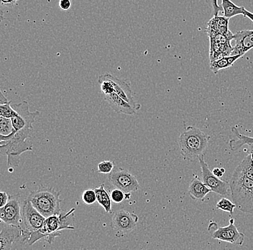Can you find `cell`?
Masks as SVG:
<instances>
[{
	"label": "cell",
	"instance_id": "1",
	"mask_svg": "<svg viewBox=\"0 0 253 250\" xmlns=\"http://www.w3.org/2000/svg\"><path fill=\"white\" fill-rule=\"evenodd\" d=\"M75 210L76 208H73L67 213L61 212L59 214L52 215L45 218V222L41 229L31 232L27 244L31 246L40 240H43L51 245L57 237L61 236L62 231L75 229L72 225Z\"/></svg>",
	"mask_w": 253,
	"mask_h": 250
},
{
	"label": "cell",
	"instance_id": "2",
	"mask_svg": "<svg viewBox=\"0 0 253 250\" xmlns=\"http://www.w3.org/2000/svg\"><path fill=\"white\" fill-rule=\"evenodd\" d=\"M210 139V136L199 128L188 126L178 139L182 156L190 161L199 160L207 153Z\"/></svg>",
	"mask_w": 253,
	"mask_h": 250
},
{
	"label": "cell",
	"instance_id": "3",
	"mask_svg": "<svg viewBox=\"0 0 253 250\" xmlns=\"http://www.w3.org/2000/svg\"><path fill=\"white\" fill-rule=\"evenodd\" d=\"M231 196L237 208L245 213H253V180L236 167L229 180Z\"/></svg>",
	"mask_w": 253,
	"mask_h": 250
},
{
	"label": "cell",
	"instance_id": "4",
	"mask_svg": "<svg viewBox=\"0 0 253 250\" xmlns=\"http://www.w3.org/2000/svg\"><path fill=\"white\" fill-rule=\"evenodd\" d=\"M33 127H26L16 131L7 141H1L0 152L7 157V165L17 167L20 160V155L26 151H33V145L27 142L31 136Z\"/></svg>",
	"mask_w": 253,
	"mask_h": 250
},
{
	"label": "cell",
	"instance_id": "5",
	"mask_svg": "<svg viewBox=\"0 0 253 250\" xmlns=\"http://www.w3.org/2000/svg\"><path fill=\"white\" fill-rule=\"evenodd\" d=\"M60 196L61 192L55 191V188L42 187L32 191L26 200L31 202L42 216L47 218L61 213L62 200L60 199Z\"/></svg>",
	"mask_w": 253,
	"mask_h": 250
},
{
	"label": "cell",
	"instance_id": "6",
	"mask_svg": "<svg viewBox=\"0 0 253 250\" xmlns=\"http://www.w3.org/2000/svg\"><path fill=\"white\" fill-rule=\"evenodd\" d=\"M208 232L214 240L228 242L238 246H242L244 243L245 234L238 230L233 218H230L229 224L227 226H219L217 223L211 221L208 226Z\"/></svg>",
	"mask_w": 253,
	"mask_h": 250
},
{
	"label": "cell",
	"instance_id": "7",
	"mask_svg": "<svg viewBox=\"0 0 253 250\" xmlns=\"http://www.w3.org/2000/svg\"><path fill=\"white\" fill-rule=\"evenodd\" d=\"M139 217L133 213L122 209L113 215L110 226L117 237H124L135 229Z\"/></svg>",
	"mask_w": 253,
	"mask_h": 250
},
{
	"label": "cell",
	"instance_id": "8",
	"mask_svg": "<svg viewBox=\"0 0 253 250\" xmlns=\"http://www.w3.org/2000/svg\"><path fill=\"white\" fill-rule=\"evenodd\" d=\"M201 170H202V179L206 186L211 190V192L223 196L227 197L230 193L229 183L224 180H221L220 178L213 173L212 171L210 170L208 164L206 162L204 156L199 159Z\"/></svg>",
	"mask_w": 253,
	"mask_h": 250
},
{
	"label": "cell",
	"instance_id": "9",
	"mask_svg": "<svg viewBox=\"0 0 253 250\" xmlns=\"http://www.w3.org/2000/svg\"><path fill=\"white\" fill-rule=\"evenodd\" d=\"M108 180L112 186L126 194L136 192L140 188V184L135 177L124 169L112 171L109 174Z\"/></svg>",
	"mask_w": 253,
	"mask_h": 250
},
{
	"label": "cell",
	"instance_id": "10",
	"mask_svg": "<svg viewBox=\"0 0 253 250\" xmlns=\"http://www.w3.org/2000/svg\"><path fill=\"white\" fill-rule=\"evenodd\" d=\"M22 218L23 230L32 232L41 229L46 218L42 216L31 202L25 200L22 204Z\"/></svg>",
	"mask_w": 253,
	"mask_h": 250
},
{
	"label": "cell",
	"instance_id": "11",
	"mask_svg": "<svg viewBox=\"0 0 253 250\" xmlns=\"http://www.w3.org/2000/svg\"><path fill=\"white\" fill-rule=\"evenodd\" d=\"M0 218L6 224L22 227V205L19 195L11 196L9 202L0 208Z\"/></svg>",
	"mask_w": 253,
	"mask_h": 250
},
{
	"label": "cell",
	"instance_id": "12",
	"mask_svg": "<svg viewBox=\"0 0 253 250\" xmlns=\"http://www.w3.org/2000/svg\"><path fill=\"white\" fill-rule=\"evenodd\" d=\"M15 109L18 115L11 118L12 126L16 131L26 127H33V124L41 115L39 111L30 112L29 104L27 101H23L19 104H15Z\"/></svg>",
	"mask_w": 253,
	"mask_h": 250
},
{
	"label": "cell",
	"instance_id": "13",
	"mask_svg": "<svg viewBox=\"0 0 253 250\" xmlns=\"http://www.w3.org/2000/svg\"><path fill=\"white\" fill-rule=\"evenodd\" d=\"M21 226L8 224L1 221L0 232V250H9L12 245L23 237Z\"/></svg>",
	"mask_w": 253,
	"mask_h": 250
},
{
	"label": "cell",
	"instance_id": "14",
	"mask_svg": "<svg viewBox=\"0 0 253 250\" xmlns=\"http://www.w3.org/2000/svg\"><path fill=\"white\" fill-rule=\"evenodd\" d=\"M233 40L235 41L231 55L244 56L247 52L253 49V30H245L234 34Z\"/></svg>",
	"mask_w": 253,
	"mask_h": 250
},
{
	"label": "cell",
	"instance_id": "15",
	"mask_svg": "<svg viewBox=\"0 0 253 250\" xmlns=\"http://www.w3.org/2000/svg\"><path fill=\"white\" fill-rule=\"evenodd\" d=\"M106 75L113 85L115 93L126 102L131 104L134 107H135L136 110H139L140 108V105L134 101L133 93L131 90L129 84L127 83L126 80H120L110 74H106Z\"/></svg>",
	"mask_w": 253,
	"mask_h": 250
},
{
	"label": "cell",
	"instance_id": "16",
	"mask_svg": "<svg viewBox=\"0 0 253 250\" xmlns=\"http://www.w3.org/2000/svg\"><path fill=\"white\" fill-rule=\"evenodd\" d=\"M104 100L108 102L110 107L116 113L126 114V115H132L136 113L135 107L125 100L123 98L119 96L115 92L110 94L105 95Z\"/></svg>",
	"mask_w": 253,
	"mask_h": 250
},
{
	"label": "cell",
	"instance_id": "17",
	"mask_svg": "<svg viewBox=\"0 0 253 250\" xmlns=\"http://www.w3.org/2000/svg\"><path fill=\"white\" fill-rule=\"evenodd\" d=\"M229 19L220 15H213L212 18L207 23L205 31L207 33H214L229 35L232 33L229 28Z\"/></svg>",
	"mask_w": 253,
	"mask_h": 250
},
{
	"label": "cell",
	"instance_id": "18",
	"mask_svg": "<svg viewBox=\"0 0 253 250\" xmlns=\"http://www.w3.org/2000/svg\"><path fill=\"white\" fill-rule=\"evenodd\" d=\"M210 62L222 57L230 56L233 50L231 43H218L212 41H210Z\"/></svg>",
	"mask_w": 253,
	"mask_h": 250
},
{
	"label": "cell",
	"instance_id": "19",
	"mask_svg": "<svg viewBox=\"0 0 253 250\" xmlns=\"http://www.w3.org/2000/svg\"><path fill=\"white\" fill-rule=\"evenodd\" d=\"M211 193V190L198 177L193 179L189 188V194L194 200H204L206 196Z\"/></svg>",
	"mask_w": 253,
	"mask_h": 250
},
{
	"label": "cell",
	"instance_id": "20",
	"mask_svg": "<svg viewBox=\"0 0 253 250\" xmlns=\"http://www.w3.org/2000/svg\"><path fill=\"white\" fill-rule=\"evenodd\" d=\"M241 55H235V56H230L222 57L219 59L210 62V69L213 72V74H217L221 69H228L231 66H233L234 64L240 59Z\"/></svg>",
	"mask_w": 253,
	"mask_h": 250
},
{
	"label": "cell",
	"instance_id": "21",
	"mask_svg": "<svg viewBox=\"0 0 253 250\" xmlns=\"http://www.w3.org/2000/svg\"><path fill=\"white\" fill-rule=\"evenodd\" d=\"M94 191L96 192V200L99 205L104 208L106 213H112V199H111L110 194H109L108 191L106 190L105 185L102 183L99 188H95Z\"/></svg>",
	"mask_w": 253,
	"mask_h": 250
},
{
	"label": "cell",
	"instance_id": "22",
	"mask_svg": "<svg viewBox=\"0 0 253 250\" xmlns=\"http://www.w3.org/2000/svg\"><path fill=\"white\" fill-rule=\"evenodd\" d=\"M231 131L237 137V139H232L229 142V149L232 151H237L243 146L253 145V137H248L245 134H240V131L235 126L232 127Z\"/></svg>",
	"mask_w": 253,
	"mask_h": 250
},
{
	"label": "cell",
	"instance_id": "23",
	"mask_svg": "<svg viewBox=\"0 0 253 250\" xmlns=\"http://www.w3.org/2000/svg\"><path fill=\"white\" fill-rule=\"evenodd\" d=\"M221 8L223 9V15L230 19L237 15L244 16L245 9L243 6H237L231 0H221Z\"/></svg>",
	"mask_w": 253,
	"mask_h": 250
},
{
	"label": "cell",
	"instance_id": "24",
	"mask_svg": "<svg viewBox=\"0 0 253 250\" xmlns=\"http://www.w3.org/2000/svg\"><path fill=\"white\" fill-rule=\"evenodd\" d=\"M237 167L242 171L245 176L253 180V159L250 153L245 156Z\"/></svg>",
	"mask_w": 253,
	"mask_h": 250
},
{
	"label": "cell",
	"instance_id": "25",
	"mask_svg": "<svg viewBox=\"0 0 253 250\" xmlns=\"http://www.w3.org/2000/svg\"><path fill=\"white\" fill-rule=\"evenodd\" d=\"M216 208L217 209L222 210V211L228 212L230 216H232L233 214L234 210L235 208H237V205H235V202L231 201L229 199L222 198L216 203Z\"/></svg>",
	"mask_w": 253,
	"mask_h": 250
},
{
	"label": "cell",
	"instance_id": "26",
	"mask_svg": "<svg viewBox=\"0 0 253 250\" xmlns=\"http://www.w3.org/2000/svg\"><path fill=\"white\" fill-rule=\"evenodd\" d=\"M14 131L11 118L0 117V135L8 136Z\"/></svg>",
	"mask_w": 253,
	"mask_h": 250
},
{
	"label": "cell",
	"instance_id": "27",
	"mask_svg": "<svg viewBox=\"0 0 253 250\" xmlns=\"http://www.w3.org/2000/svg\"><path fill=\"white\" fill-rule=\"evenodd\" d=\"M12 100H9L6 103L0 105V116L4 118H12L18 115L15 109L11 106Z\"/></svg>",
	"mask_w": 253,
	"mask_h": 250
},
{
	"label": "cell",
	"instance_id": "28",
	"mask_svg": "<svg viewBox=\"0 0 253 250\" xmlns=\"http://www.w3.org/2000/svg\"><path fill=\"white\" fill-rule=\"evenodd\" d=\"M82 201L84 202L85 205H91L97 202L96 200V195L94 190H86L84 191L82 196Z\"/></svg>",
	"mask_w": 253,
	"mask_h": 250
},
{
	"label": "cell",
	"instance_id": "29",
	"mask_svg": "<svg viewBox=\"0 0 253 250\" xmlns=\"http://www.w3.org/2000/svg\"><path fill=\"white\" fill-rule=\"evenodd\" d=\"M115 164L113 161L110 160H106L101 161L98 164V172L104 175H108L110 174L114 170Z\"/></svg>",
	"mask_w": 253,
	"mask_h": 250
},
{
	"label": "cell",
	"instance_id": "30",
	"mask_svg": "<svg viewBox=\"0 0 253 250\" xmlns=\"http://www.w3.org/2000/svg\"><path fill=\"white\" fill-rule=\"evenodd\" d=\"M110 197L112 202L120 204L123 202V200H126V193L116 188L111 191Z\"/></svg>",
	"mask_w": 253,
	"mask_h": 250
},
{
	"label": "cell",
	"instance_id": "31",
	"mask_svg": "<svg viewBox=\"0 0 253 250\" xmlns=\"http://www.w3.org/2000/svg\"><path fill=\"white\" fill-rule=\"evenodd\" d=\"M206 2L213 9V15H219V12L223 11L221 6L218 4V0H206Z\"/></svg>",
	"mask_w": 253,
	"mask_h": 250
},
{
	"label": "cell",
	"instance_id": "32",
	"mask_svg": "<svg viewBox=\"0 0 253 250\" xmlns=\"http://www.w3.org/2000/svg\"><path fill=\"white\" fill-rule=\"evenodd\" d=\"M11 196H9L7 193L5 192H1L0 193V197H1V202H0V208L1 207L4 206L6 204L9 202V200H10Z\"/></svg>",
	"mask_w": 253,
	"mask_h": 250
},
{
	"label": "cell",
	"instance_id": "33",
	"mask_svg": "<svg viewBox=\"0 0 253 250\" xmlns=\"http://www.w3.org/2000/svg\"><path fill=\"white\" fill-rule=\"evenodd\" d=\"M58 5L62 10H69L71 7V0H60Z\"/></svg>",
	"mask_w": 253,
	"mask_h": 250
},
{
	"label": "cell",
	"instance_id": "34",
	"mask_svg": "<svg viewBox=\"0 0 253 250\" xmlns=\"http://www.w3.org/2000/svg\"><path fill=\"white\" fill-rule=\"evenodd\" d=\"M0 1H1V5L7 7H13L17 4L19 0H0Z\"/></svg>",
	"mask_w": 253,
	"mask_h": 250
},
{
	"label": "cell",
	"instance_id": "35",
	"mask_svg": "<svg viewBox=\"0 0 253 250\" xmlns=\"http://www.w3.org/2000/svg\"><path fill=\"white\" fill-rule=\"evenodd\" d=\"M225 170L224 168H214L213 169L212 172L216 176H217L218 178H221L224 175V174L225 173Z\"/></svg>",
	"mask_w": 253,
	"mask_h": 250
},
{
	"label": "cell",
	"instance_id": "36",
	"mask_svg": "<svg viewBox=\"0 0 253 250\" xmlns=\"http://www.w3.org/2000/svg\"><path fill=\"white\" fill-rule=\"evenodd\" d=\"M245 17H248V19L251 20L253 23V12H250V11L245 9Z\"/></svg>",
	"mask_w": 253,
	"mask_h": 250
},
{
	"label": "cell",
	"instance_id": "37",
	"mask_svg": "<svg viewBox=\"0 0 253 250\" xmlns=\"http://www.w3.org/2000/svg\"><path fill=\"white\" fill-rule=\"evenodd\" d=\"M0 95H1V98H0V105H2V104L6 103V102H7L8 101L7 100V98L4 97V95H3V93H0Z\"/></svg>",
	"mask_w": 253,
	"mask_h": 250
},
{
	"label": "cell",
	"instance_id": "38",
	"mask_svg": "<svg viewBox=\"0 0 253 250\" xmlns=\"http://www.w3.org/2000/svg\"><path fill=\"white\" fill-rule=\"evenodd\" d=\"M248 151L253 159V145H248Z\"/></svg>",
	"mask_w": 253,
	"mask_h": 250
}]
</instances>
